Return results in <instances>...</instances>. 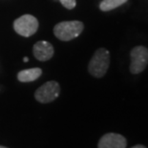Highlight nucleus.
<instances>
[{
	"mask_svg": "<svg viewBox=\"0 0 148 148\" xmlns=\"http://www.w3.org/2000/svg\"><path fill=\"white\" fill-rule=\"evenodd\" d=\"M110 65V53L104 48L97 50L88 65L89 73L97 78L102 77L108 71Z\"/></svg>",
	"mask_w": 148,
	"mask_h": 148,
	"instance_id": "obj_1",
	"label": "nucleus"
},
{
	"mask_svg": "<svg viewBox=\"0 0 148 148\" xmlns=\"http://www.w3.org/2000/svg\"><path fill=\"white\" fill-rule=\"evenodd\" d=\"M83 29L84 25L81 21H63L56 25L53 28V34L62 41H69L79 36Z\"/></svg>",
	"mask_w": 148,
	"mask_h": 148,
	"instance_id": "obj_2",
	"label": "nucleus"
},
{
	"mask_svg": "<svg viewBox=\"0 0 148 148\" xmlns=\"http://www.w3.org/2000/svg\"><path fill=\"white\" fill-rule=\"evenodd\" d=\"M131 63L130 72L133 75H138L144 71L148 65V49L144 46H136L130 53Z\"/></svg>",
	"mask_w": 148,
	"mask_h": 148,
	"instance_id": "obj_3",
	"label": "nucleus"
},
{
	"mask_svg": "<svg viewBox=\"0 0 148 148\" xmlns=\"http://www.w3.org/2000/svg\"><path fill=\"white\" fill-rule=\"evenodd\" d=\"M14 31L22 36H33L38 28V21L31 14H24L14 22Z\"/></svg>",
	"mask_w": 148,
	"mask_h": 148,
	"instance_id": "obj_4",
	"label": "nucleus"
},
{
	"mask_svg": "<svg viewBox=\"0 0 148 148\" xmlns=\"http://www.w3.org/2000/svg\"><path fill=\"white\" fill-rule=\"evenodd\" d=\"M60 94V87L56 81H48L36 90L34 97L37 101L49 103L53 101Z\"/></svg>",
	"mask_w": 148,
	"mask_h": 148,
	"instance_id": "obj_5",
	"label": "nucleus"
},
{
	"mask_svg": "<svg viewBox=\"0 0 148 148\" xmlns=\"http://www.w3.org/2000/svg\"><path fill=\"white\" fill-rule=\"evenodd\" d=\"M127 141L123 136L116 133H108L100 138L99 148H126Z\"/></svg>",
	"mask_w": 148,
	"mask_h": 148,
	"instance_id": "obj_6",
	"label": "nucleus"
},
{
	"mask_svg": "<svg viewBox=\"0 0 148 148\" xmlns=\"http://www.w3.org/2000/svg\"><path fill=\"white\" fill-rule=\"evenodd\" d=\"M34 56L37 60L47 61L53 56V47L47 41H38L34 46Z\"/></svg>",
	"mask_w": 148,
	"mask_h": 148,
	"instance_id": "obj_7",
	"label": "nucleus"
},
{
	"mask_svg": "<svg viewBox=\"0 0 148 148\" xmlns=\"http://www.w3.org/2000/svg\"><path fill=\"white\" fill-rule=\"evenodd\" d=\"M42 74L41 69L39 68H32L28 70H23L18 73L17 78L21 82H31L37 79Z\"/></svg>",
	"mask_w": 148,
	"mask_h": 148,
	"instance_id": "obj_8",
	"label": "nucleus"
},
{
	"mask_svg": "<svg viewBox=\"0 0 148 148\" xmlns=\"http://www.w3.org/2000/svg\"><path fill=\"white\" fill-rule=\"evenodd\" d=\"M128 0H102L99 4V9L102 12L112 11L126 3Z\"/></svg>",
	"mask_w": 148,
	"mask_h": 148,
	"instance_id": "obj_9",
	"label": "nucleus"
},
{
	"mask_svg": "<svg viewBox=\"0 0 148 148\" xmlns=\"http://www.w3.org/2000/svg\"><path fill=\"white\" fill-rule=\"evenodd\" d=\"M60 3L62 5L64 6L66 9H68V10H72V9H74L75 7V5H77V1L75 0H59Z\"/></svg>",
	"mask_w": 148,
	"mask_h": 148,
	"instance_id": "obj_10",
	"label": "nucleus"
},
{
	"mask_svg": "<svg viewBox=\"0 0 148 148\" xmlns=\"http://www.w3.org/2000/svg\"><path fill=\"white\" fill-rule=\"evenodd\" d=\"M131 148H146L144 145H141V144H138V145H135L133 147H131Z\"/></svg>",
	"mask_w": 148,
	"mask_h": 148,
	"instance_id": "obj_11",
	"label": "nucleus"
},
{
	"mask_svg": "<svg viewBox=\"0 0 148 148\" xmlns=\"http://www.w3.org/2000/svg\"><path fill=\"white\" fill-rule=\"evenodd\" d=\"M28 60H29V58H28L27 56H25V58H24V62H28Z\"/></svg>",
	"mask_w": 148,
	"mask_h": 148,
	"instance_id": "obj_12",
	"label": "nucleus"
},
{
	"mask_svg": "<svg viewBox=\"0 0 148 148\" xmlns=\"http://www.w3.org/2000/svg\"><path fill=\"white\" fill-rule=\"evenodd\" d=\"M0 148H7V147H5V146H1V145H0Z\"/></svg>",
	"mask_w": 148,
	"mask_h": 148,
	"instance_id": "obj_13",
	"label": "nucleus"
}]
</instances>
